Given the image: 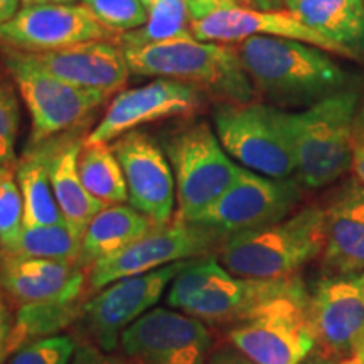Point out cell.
<instances>
[{
  "mask_svg": "<svg viewBox=\"0 0 364 364\" xmlns=\"http://www.w3.org/2000/svg\"><path fill=\"white\" fill-rule=\"evenodd\" d=\"M236 51L255 90L279 107H311L349 81L324 49L300 41L255 36L236 44Z\"/></svg>",
  "mask_w": 364,
  "mask_h": 364,
  "instance_id": "obj_1",
  "label": "cell"
},
{
  "mask_svg": "<svg viewBox=\"0 0 364 364\" xmlns=\"http://www.w3.org/2000/svg\"><path fill=\"white\" fill-rule=\"evenodd\" d=\"M130 73L189 85L218 103H250L257 90L245 71L236 46L176 39L124 49Z\"/></svg>",
  "mask_w": 364,
  "mask_h": 364,
  "instance_id": "obj_2",
  "label": "cell"
},
{
  "mask_svg": "<svg viewBox=\"0 0 364 364\" xmlns=\"http://www.w3.org/2000/svg\"><path fill=\"white\" fill-rule=\"evenodd\" d=\"M324 247L326 209L307 206L282 221L228 236L218 260L243 279H285L318 257Z\"/></svg>",
  "mask_w": 364,
  "mask_h": 364,
  "instance_id": "obj_3",
  "label": "cell"
},
{
  "mask_svg": "<svg viewBox=\"0 0 364 364\" xmlns=\"http://www.w3.org/2000/svg\"><path fill=\"white\" fill-rule=\"evenodd\" d=\"M356 107V91L341 90L302 112H284L300 184L324 188L353 166Z\"/></svg>",
  "mask_w": 364,
  "mask_h": 364,
  "instance_id": "obj_4",
  "label": "cell"
},
{
  "mask_svg": "<svg viewBox=\"0 0 364 364\" xmlns=\"http://www.w3.org/2000/svg\"><path fill=\"white\" fill-rule=\"evenodd\" d=\"M297 277L257 280L230 273L218 258H194L172 280L167 304L203 322H236L294 285Z\"/></svg>",
  "mask_w": 364,
  "mask_h": 364,
  "instance_id": "obj_5",
  "label": "cell"
},
{
  "mask_svg": "<svg viewBox=\"0 0 364 364\" xmlns=\"http://www.w3.org/2000/svg\"><path fill=\"white\" fill-rule=\"evenodd\" d=\"M230 341L255 364L306 363L317 341L302 280L236 322Z\"/></svg>",
  "mask_w": 364,
  "mask_h": 364,
  "instance_id": "obj_6",
  "label": "cell"
},
{
  "mask_svg": "<svg viewBox=\"0 0 364 364\" xmlns=\"http://www.w3.org/2000/svg\"><path fill=\"white\" fill-rule=\"evenodd\" d=\"M176 181L177 216L194 221L238 179L243 167L235 164L206 122L177 130L166 142Z\"/></svg>",
  "mask_w": 364,
  "mask_h": 364,
  "instance_id": "obj_7",
  "label": "cell"
},
{
  "mask_svg": "<svg viewBox=\"0 0 364 364\" xmlns=\"http://www.w3.org/2000/svg\"><path fill=\"white\" fill-rule=\"evenodd\" d=\"M215 134L243 169L272 179L295 174V157L284 124V110L263 103H218Z\"/></svg>",
  "mask_w": 364,
  "mask_h": 364,
  "instance_id": "obj_8",
  "label": "cell"
},
{
  "mask_svg": "<svg viewBox=\"0 0 364 364\" xmlns=\"http://www.w3.org/2000/svg\"><path fill=\"white\" fill-rule=\"evenodd\" d=\"M4 63L19 88L33 122L31 145H38L80 127L107 95L75 88L54 78L34 61L33 54L4 49Z\"/></svg>",
  "mask_w": 364,
  "mask_h": 364,
  "instance_id": "obj_9",
  "label": "cell"
},
{
  "mask_svg": "<svg viewBox=\"0 0 364 364\" xmlns=\"http://www.w3.org/2000/svg\"><path fill=\"white\" fill-rule=\"evenodd\" d=\"M223 241L225 238L213 228L176 218L167 225L156 226L122 253L91 267L90 285L93 290H102L125 277L208 257L211 250L221 247Z\"/></svg>",
  "mask_w": 364,
  "mask_h": 364,
  "instance_id": "obj_10",
  "label": "cell"
},
{
  "mask_svg": "<svg viewBox=\"0 0 364 364\" xmlns=\"http://www.w3.org/2000/svg\"><path fill=\"white\" fill-rule=\"evenodd\" d=\"M300 198L299 179H272L243 169L233 186L194 223L213 228L226 240L285 220Z\"/></svg>",
  "mask_w": 364,
  "mask_h": 364,
  "instance_id": "obj_11",
  "label": "cell"
},
{
  "mask_svg": "<svg viewBox=\"0 0 364 364\" xmlns=\"http://www.w3.org/2000/svg\"><path fill=\"white\" fill-rule=\"evenodd\" d=\"M193 260L171 263L157 270L125 277L103 287L91 297L81 309V316L85 329L98 348L112 353L120 344L127 327L156 306L172 280Z\"/></svg>",
  "mask_w": 364,
  "mask_h": 364,
  "instance_id": "obj_12",
  "label": "cell"
},
{
  "mask_svg": "<svg viewBox=\"0 0 364 364\" xmlns=\"http://www.w3.org/2000/svg\"><path fill=\"white\" fill-rule=\"evenodd\" d=\"M213 338L206 322L176 309H150L124 331L129 364H204Z\"/></svg>",
  "mask_w": 364,
  "mask_h": 364,
  "instance_id": "obj_13",
  "label": "cell"
},
{
  "mask_svg": "<svg viewBox=\"0 0 364 364\" xmlns=\"http://www.w3.org/2000/svg\"><path fill=\"white\" fill-rule=\"evenodd\" d=\"M117 36L75 4L24 6L0 24V43L24 53H48L86 41H110Z\"/></svg>",
  "mask_w": 364,
  "mask_h": 364,
  "instance_id": "obj_14",
  "label": "cell"
},
{
  "mask_svg": "<svg viewBox=\"0 0 364 364\" xmlns=\"http://www.w3.org/2000/svg\"><path fill=\"white\" fill-rule=\"evenodd\" d=\"M112 149L124 171L130 206L159 226L171 223L176 181L166 150L142 130L120 135Z\"/></svg>",
  "mask_w": 364,
  "mask_h": 364,
  "instance_id": "obj_15",
  "label": "cell"
},
{
  "mask_svg": "<svg viewBox=\"0 0 364 364\" xmlns=\"http://www.w3.org/2000/svg\"><path fill=\"white\" fill-rule=\"evenodd\" d=\"M204 95L193 86L157 78L140 88L118 93L85 144H108L136 127L169 117H191L201 110Z\"/></svg>",
  "mask_w": 364,
  "mask_h": 364,
  "instance_id": "obj_16",
  "label": "cell"
},
{
  "mask_svg": "<svg viewBox=\"0 0 364 364\" xmlns=\"http://www.w3.org/2000/svg\"><path fill=\"white\" fill-rule=\"evenodd\" d=\"M309 314L329 358L356 356L364 343V294L359 275H334L309 294Z\"/></svg>",
  "mask_w": 364,
  "mask_h": 364,
  "instance_id": "obj_17",
  "label": "cell"
},
{
  "mask_svg": "<svg viewBox=\"0 0 364 364\" xmlns=\"http://www.w3.org/2000/svg\"><path fill=\"white\" fill-rule=\"evenodd\" d=\"M191 29L196 39L208 41V43L238 44L255 36H267V38L300 41L324 49L327 53L351 56L344 48L317 34L289 11H257V9L236 6L209 14L199 21H193Z\"/></svg>",
  "mask_w": 364,
  "mask_h": 364,
  "instance_id": "obj_18",
  "label": "cell"
},
{
  "mask_svg": "<svg viewBox=\"0 0 364 364\" xmlns=\"http://www.w3.org/2000/svg\"><path fill=\"white\" fill-rule=\"evenodd\" d=\"M34 61L75 88L112 95L129 81L130 68L124 48L112 41H86L48 53H31Z\"/></svg>",
  "mask_w": 364,
  "mask_h": 364,
  "instance_id": "obj_19",
  "label": "cell"
},
{
  "mask_svg": "<svg viewBox=\"0 0 364 364\" xmlns=\"http://www.w3.org/2000/svg\"><path fill=\"white\" fill-rule=\"evenodd\" d=\"M0 289L21 304L80 300L85 273L78 263L0 252Z\"/></svg>",
  "mask_w": 364,
  "mask_h": 364,
  "instance_id": "obj_20",
  "label": "cell"
},
{
  "mask_svg": "<svg viewBox=\"0 0 364 364\" xmlns=\"http://www.w3.org/2000/svg\"><path fill=\"white\" fill-rule=\"evenodd\" d=\"M324 265L336 275L364 270V188L344 186L326 209Z\"/></svg>",
  "mask_w": 364,
  "mask_h": 364,
  "instance_id": "obj_21",
  "label": "cell"
},
{
  "mask_svg": "<svg viewBox=\"0 0 364 364\" xmlns=\"http://www.w3.org/2000/svg\"><path fill=\"white\" fill-rule=\"evenodd\" d=\"M156 226L159 225L132 206H105L86 226L81 241L80 267H93L115 257Z\"/></svg>",
  "mask_w": 364,
  "mask_h": 364,
  "instance_id": "obj_22",
  "label": "cell"
},
{
  "mask_svg": "<svg viewBox=\"0 0 364 364\" xmlns=\"http://www.w3.org/2000/svg\"><path fill=\"white\" fill-rule=\"evenodd\" d=\"M284 6L351 56L364 51V0H284Z\"/></svg>",
  "mask_w": 364,
  "mask_h": 364,
  "instance_id": "obj_23",
  "label": "cell"
},
{
  "mask_svg": "<svg viewBox=\"0 0 364 364\" xmlns=\"http://www.w3.org/2000/svg\"><path fill=\"white\" fill-rule=\"evenodd\" d=\"M63 140L49 139L31 145L17 167V182L24 201V226L63 223L51 184V161Z\"/></svg>",
  "mask_w": 364,
  "mask_h": 364,
  "instance_id": "obj_24",
  "label": "cell"
},
{
  "mask_svg": "<svg viewBox=\"0 0 364 364\" xmlns=\"http://www.w3.org/2000/svg\"><path fill=\"white\" fill-rule=\"evenodd\" d=\"M85 140H63L51 161V184L65 221L83 236L86 226L105 208L85 189L78 174V157Z\"/></svg>",
  "mask_w": 364,
  "mask_h": 364,
  "instance_id": "obj_25",
  "label": "cell"
},
{
  "mask_svg": "<svg viewBox=\"0 0 364 364\" xmlns=\"http://www.w3.org/2000/svg\"><path fill=\"white\" fill-rule=\"evenodd\" d=\"M78 300H46L22 304L9 336L7 358L33 341L58 336L78 316Z\"/></svg>",
  "mask_w": 364,
  "mask_h": 364,
  "instance_id": "obj_26",
  "label": "cell"
},
{
  "mask_svg": "<svg viewBox=\"0 0 364 364\" xmlns=\"http://www.w3.org/2000/svg\"><path fill=\"white\" fill-rule=\"evenodd\" d=\"M78 174L85 189L103 206L129 201L124 171L112 145L83 142L78 157Z\"/></svg>",
  "mask_w": 364,
  "mask_h": 364,
  "instance_id": "obj_27",
  "label": "cell"
},
{
  "mask_svg": "<svg viewBox=\"0 0 364 364\" xmlns=\"http://www.w3.org/2000/svg\"><path fill=\"white\" fill-rule=\"evenodd\" d=\"M191 14L184 0H156L149 6V19L142 27L118 36L124 49L176 39H194Z\"/></svg>",
  "mask_w": 364,
  "mask_h": 364,
  "instance_id": "obj_28",
  "label": "cell"
},
{
  "mask_svg": "<svg viewBox=\"0 0 364 364\" xmlns=\"http://www.w3.org/2000/svg\"><path fill=\"white\" fill-rule=\"evenodd\" d=\"M81 241H83V236L76 233L66 221L56 223V225L24 226L21 236L17 238L16 245L9 250V253L21 255V257L78 263Z\"/></svg>",
  "mask_w": 364,
  "mask_h": 364,
  "instance_id": "obj_29",
  "label": "cell"
},
{
  "mask_svg": "<svg viewBox=\"0 0 364 364\" xmlns=\"http://www.w3.org/2000/svg\"><path fill=\"white\" fill-rule=\"evenodd\" d=\"M81 6L115 36L139 29L149 19L144 0H81Z\"/></svg>",
  "mask_w": 364,
  "mask_h": 364,
  "instance_id": "obj_30",
  "label": "cell"
},
{
  "mask_svg": "<svg viewBox=\"0 0 364 364\" xmlns=\"http://www.w3.org/2000/svg\"><path fill=\"white\" fill-rule=\"evenodd\" d=\"M24 228V201L11 172L0 177V250L9 252Z\"/></svg>",
  "mask_w": 364,
  "mask_h": 364,
  "instance_id": "obj_31",
  "label": "cell"
},
{
  "mask_svg": "<svg viewBox=\"0 0 364 364\" xmlns=\"http://www.w3.org/2000/svg\"><path fill=\"white\" fill-rule=\"evenodd\" d=\"M76 348L78 344L70 336H51L22 346L6 364H70Z\"/></svg>",
  "mask_w": 364,
  "mask_h": 364,
  "instance_id": "obj_32",
  "label": "cell"
},
{
  "mask_svg": "<svg viewBox=\"0 0 364 364\" xmlns=\"http://www.w3.org/2000/svg\"><path fill=\"white\" fill-rule=\"evenodd\" d=\"M21 108L14 86L0 75V166L16 161Z\"/></svg>",
  "mask_w": 364,
  "mask_h": 364,
  "instance_id": "obj_33",
  "label": "cell"
},
{
  "mask_svg": "<svg viewBox=\"0 0 364 364\" xmlns=\"http://www.w3.org/2000/svg\"><path fill=\"white\" fill-rule=\"evenodd\" d=\"M70 364H129L124 359L113 356L112 353L103 351L98 346L80 344L73 354Z\"/></svg>",
  "mask_w": 364,
  "mask_h": 364,
  "instance_id": "obj_34",
  "label": "cell"
},
{
  "mask_svg": "<svg viewBox=\"0 0 364 364\" xmlns=\"http://www.w3.org/2000/svg\"><path fill=\"white\" fill-rule=\"evenodd\" d=\"M189 9L191 19L199 21L209 14L223 11V9L236 7L235 0H184Z\"/></svg>",
  "mask_w": 364,
  "mask_h": 364,
  "instance_id": "obj_35",
  "label": "cell"
},
{
  "mask_svg": "<svg viewBox=\"0 0 364 364\" xmlns=\"http://www.w3.org/2000/svg\"><path fill=\"white\" fill-rule=\"evenodd\" d=\"M204 364H255L253 361L240 353L238 349H220V351L208 356Z\"/></svg>",
  "mask_w": 364,
  "mask_h": 364,
  "instance_id": "obj_36",
  "label": "cell"
},
{
  "mask_svg": "<svg viewBox=\"0 0 364 364\" xmlns=\"http://www.w3.org/2000/svg\"><path fill=\"white\" fill-rule=\"evenodd\" d=\"M14 322L11 321V312L4 302L2 295H0V353L6 354V346L9 341V336H11ZM7 356V354H6Z\"/></svg>",
  "mask_w": 364,
  "mask_h": 364,
  "instance_id": "obj_37",
  "label": "cell"
},
{
  "mask_svg": "<svg viewBox=\"0 0 364 364\" xmlns=\"http://www.w3.org/2000/svg\"><path fill=\"white\" fill-rule=\"evenodd\" d=\"M236 6L257 9V11H282L284 0H235Z\"/></svg>",
  "mask_w": 364,
  "mask_h": 364,
  "instance_id": "obj_38",
  "label": "cell"
},
{
  "mask_svg": "<svg viewBox=\"0 0 364 364\" xmlns=\"http://www.w3.org/2000/svg\"><path fill=\"white\" fill-rule=\"evenodd\" d=\"M353 171L358 177V182L364 188V140L363 142L354 144L353 152Z\"/></svg>",
  "mask_w": 364,
  "mask_h": 364,
  "instance_id": "obj_39",
  "label": "cell"
},
{
  "mask_svg": "<svg viewBox=\"0 0 364 364\" xmlns=\"http://www.w3.org/2000/svg\"><path fill=\"white\" fill-rule=\"evenodd\" d=\"M24 0H0V24H6L17 12L21 11V4Z\"/></svg>",
  "mask_w": 364,
  "mask_h": 364,
  "instance_id": "obj_40",
  "label": "cell"
},
{
  "mask_svg": "<svg viewBox=\"0 0 364 364\" xmlns=\"http://www.w3.org/2000/svg\"><path fill=\"white\" fill-rule=\"evenodd\" d=\"M76 0H24L22 6H44V4H73Z\"/></svg>",
  "mask_w": 364,
  "mask_h": 364,
  "instance_id": "obj_41",
  "label": "cell"
},
{
  "mask_svg": "<svg viewBox=\"0 0 364 364\" xmlns=\"http://www.w3.org/2000/svg\"><path fill=\"white\" fill-rule=\"evenodd\" d=\"M302 364H339L336 361L334 358H329V356H324V358H312V359H307L306 363Z\"/></svg>",
  "mask_w": 364,
  "mask_h": 364,
  "instance_id": "obj_42",
  "label": "cell"
},
{
  "mask_svg": "<svg viewBox=\"0 0 364 364\" xmlns=\"http://www.w3.org/2000/svg\"><path fill=\"white\" fill-rule=\"evenodd\" d=\"M354 358H356V363L358 364H364V343L361 346V349H359V353Z\"/></svg>",
  "mask_w": 364,
  "mask_h": 364,
  "instance_id": "obj_43",
  "label": "cell"
},
{
  "mask_svg": "<svg viewBox=\"0 0 364 364\" xmlns=\"http://www.w3.org/2000/svg\"><path fill=\"white\" fill-rule=\"evenodd\" d=\"M343 364H358V363H356V358H354V356H353V358L346 359V361H344Z\"/></svg>",
  "mask_w": 364,
  "mask_h": 364,
  "instance_id": "obj_44",
  "label": "cell"
},
{
  "mask_svg": "<svg viewBox=\"0 0 364 364\" xmlns=\"http://www.w3.org/2000/svg\"><path fill=\"white\" fill-rule=\"evenodd\" d=\"M7 361V356L4 353H0V364H6Z\"/></svg>",
  "mask_w": 364,
  "mask_h": 364,
  "instance_id": "obj_45",
  "label": "cell"
},
{
  "mask_svg": "<svg viewBox=\"0 0 364 364\" xmlns=\"http://www.w3.org/2000/svg\"><path fill=\"white\" fill-rule=\"evenodd\" d=\"M359 280H361V287H363V294H364V272L359 275Z\"/></svg>",
  "mask_w": 364,
  "mask_h": 364,
  "instance_id": "obj_46",
  "label": "cell"
},
{
  "mask_svg": "<svg viewBox=\"0 0 364 364\" xmlns=\"http://www.w3.org/2000/svg\"><path fill=\"white\" fill-rule=\"evenodd\" d=\"M7 171H9V169H6V167H4V166H0V177H2L4 174H6Z\"/></svg>",
  "mask_w": 364,
  "mask_h": 364,
  "instance_id": "obj_47",
  "label": "cell"
},
{
  "mask_svg": "<svg viewBox=\"0 0 364 364\" xmlns=\"http://www.w3.org/2000/svg\"><path fill=\"white\" fill-rule=\"evenodd\" d=\"M154 2H156V0H144V4H145V6H147V7H149V6H152Z\"/></svg>",
  "mask_w": 364,
  "mask_h": 364,
  "instance_id": "obj_48",
  "label": "cell"
}]
</instances>
